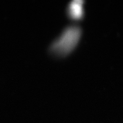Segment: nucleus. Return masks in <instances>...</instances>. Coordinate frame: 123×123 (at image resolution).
Wrapping results in <instances>:
<instances>
[{"label": "nucleus", "mask_w": 123, "mask_h": 123, "mask_svg": "<svg viewBox=\"0 0 123 123\" xmlns=\"http://www.w3.org/2000/svg\"><path fill=\"white\" fill-rule=\"evenodd\" d=\"M82 35L79 26H69L54 41L50 47V51L57 57H65L69 55L76 47Z\"/></svg>", "instance_id": "nucleus-1"}, {"label": "nucleus", "mask_w": 123, "mask_h": 123, "mask_svg": "<svg viewBox=\"0 0 123 123\" xmlns=\"http://www.w3.org/2000/svg\"><path fill=\"white\" fill-rule=\"evenodd\" d=\"M84 3L82 0H74L69 3L67 8L68 17L73 21L81 20L84 14Z\"/></svg>", "instance_id": "nucleus-2"}]
</instances>
